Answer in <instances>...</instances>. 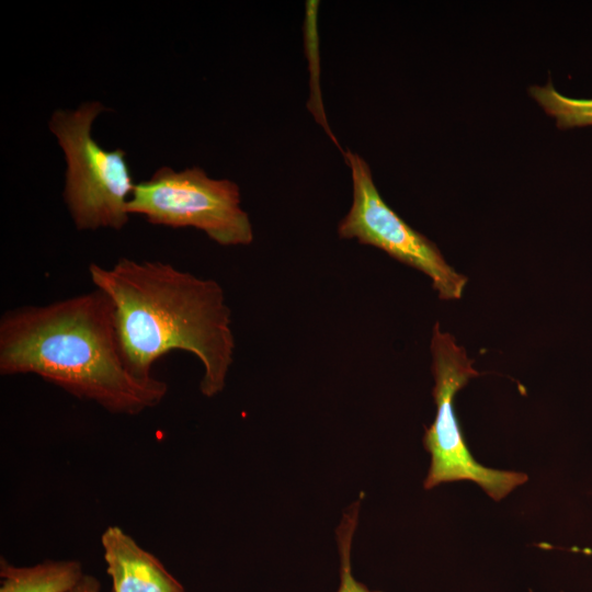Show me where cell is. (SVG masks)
<instances>
[{
  "instance_id": "cell-6",
  "label": "cell",
  "mask_w": 592,
  "mask_h": 592,
  "mask_svg": "<svg viewBox=\"0 0 592 592\" xmlns=\"http://www.w3.org/2000/svg\"><path fill=\"white\" fill-rule=\"evenodd\" d=\"M351 170L353 200L338 225L342 239L382 249L397 261L432 280L441 299H458L468 278L444 259L439 248L407 224L379 194L367 162L350 150L343 153Z\"/></svg>"
},
{
  "instance_id": "cell-5",
  "label": "cell",
  "mask_w": 592,
  "mask_h": 592,
  "mask_svg": "<svg viewBox=\"0 0 592 592\" xmlns=\"http://www.w3.org/2000/svg\"><path fill=\"white\" fill-rule=\"evenodd\" d=\"M431 353L436 414L423 437L424 447L431 455L424 488L429 490L443 482L469 480L499 501L525 483L527 476L489 468L475 460L465 443L454 399L470 378L480 374L473 367L474 361L467 356L465 349L457 345L449 333L442 332L439 322L433 328Z\"/></svg>"
},
{
  "instance_id": "cell-10",
  "label": "cell",
  "mask_w": 592,
  "mask_h": 592,
  "mask_svg": "<svg viewBox=\"0 0 592 592\" xmlns=\"http://www.w3.org/2000/svg\"><path fill=\"white\" fill-rule=\"evenodd\" d=\"M360 500L355 501L344 513L337 531L340 555V584L337 592H380L371 591L357 581L351 567V547L357 525Z\"/></svg>"
},
{
  "instance_id": "cell-3",
  "label": "cell",
  "mask_w": 592,
  "mask_h": 592,
  "mask_svg": "<svg viewBox=\"0 0 592 592\" xmlns=\"http://www.w3.org/2000/svg\"><path fill=\"white\" fill-rule=\"evenodd\" d=\"M106 109L98 101L77 110H56L48 123L66 159L64 201L79 230H119L135 184L122 149L102 148L91 134L96 116Z\"/></svg>"
},
{
  "instance_id": "cell-2",
  "label": "cell",
  "mask_w": 592,
  "mask_h": 592,
  "mask_svg": "<svg viewBox=\"0 0 592 592\" xmlns=\"http://www.w3.org/2000/svg\"><path fill=\"white\" fill-rule=\"evenodd\" d=\"M95 288L112 301L123 358L132 373L151 377L171 351L197 357L200 390L214 397L226 386L234 362L231 311L223 287L161 261L118 259L111 267L89 265Z\"/></svg>"
},
{
  "instance_id": "cell-1",
  "label": "cell",
  "mask_w": 592,
  "mask_h": 592,
  "mask_svg": "<svg viewBox=\"0 0 592 592\" xmlns=\"http://www.w3.org/2000/svg\"><path fill=\"white\" fill-rule=\"evenodd\" d=\"M0 374H32L116 414L158 406L166 382L129 371L121 351L114 307L100 289L0 318Z\"/></svg>"
},
{
  "instance_id": "cell-7",
  "label": "cell",
  "mask_w": 592,
  "mask_h": 592,
  "mask_svg": "<svg viewBox=\"0 0 592 592\" xmlns=\"http://www.w3.org/2000/svg\"><path fill=\"white\" fill-rule=\"evenodd\" d=\"M101 545L113 592H185L163 563L121 527L107 526Z\"/></svg>"
},
{
  "instance_id": "cell-11",
  "label": "cell",
  "mask_w": 592,
  "mask_h": 592,
  "mask_svg": "<svg viewBox=\"0 0 592 592\" xmlns=\"http://www.w3.org/2000/svg\"><path fill=\"white\" fill-rule=\"evenodd\" d=\"M99 579L91 574H84L82 580L70 592H100Z\"/></svg>"
},
{
  "instance_id": "cell-9",
  "label": "cell",
  "mask_w": 592,
  "mask_h": 592,
  "mask_svg": "<svg viewBox=\"0 0 592 592\" xmlns=\"http://www.w3.org/2000/svg\"><path fill=\"white\" fill-rule=\"evenodd\" d=\"M530 94L548 115L556 118L561 129L592 125V99L568 98L559 93L551 82L531 87Z\"/></svg>"
},
{
  "instance_id": "cell-8",
  "label": "cell",
  "mask_w": 592,
  "mask_h": 592,
  "mask_svg": "<svg viewBox=\"0 0 592 592\" xmlns=\"http://www.w3.org/2000/svg\"><path fill=\"white\" fill-rule=\"evenodd\" d=\"M84 574L82 563L75 559L18 567L1 557L0 592H70Z\"/></svg>"
},
{
  "instance_id": "cell-4",
  "label": "cell",
  "mask_w": 592,
  "mask_h": 592,
  "mask_svg": "<svg viewBox=\"0 0 592 592\" xmlns=\"http://www.w3.org/2000/svg\"><path fill=\"white\" fill-rule=\"evenodd\" d=\"M127 210L152 225L194 227L221 246L253 241L238 185L227 179H212L197 167L179 172L168 167L158 169L150 179L135 184Z\"/></svg>"
}]
</instances>
